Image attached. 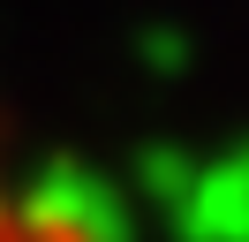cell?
I'll return each instance as SVG.
<instances>
[{"label":"cell","mask_w":249,"mask_h":242,"mask_svg":"<svg viewBox=\"0 0 249 242\" xmlns=\"http://www.w3.org/2000/svg\"><path fill=\"white\" fill-rule=\"evenodd\" d=\"M0 242H46V235H38V227H23V220H8V212H0Z\"/></svg>","instance_id":"obj_1"}]
</instances>
